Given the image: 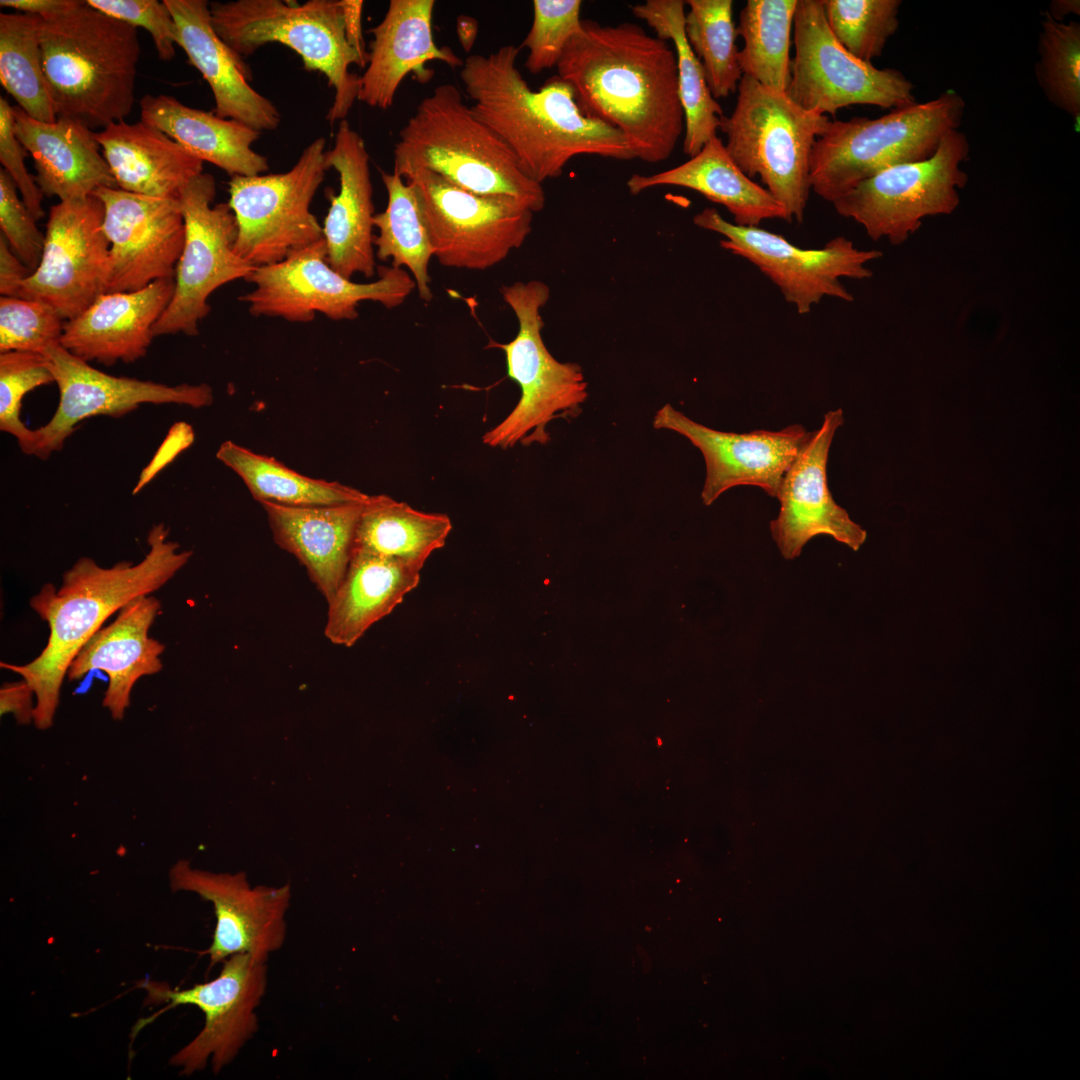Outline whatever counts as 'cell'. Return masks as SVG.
<instances>
[{
	"label": "cell",
	"mask_w": 1080,
	"mask_h": 1080,
	"mask_svg": "<svg viewBox=\"0 0 1080 1080\" xmlns=\"http://www.w3.org/2000/svg\"><path fill=\"white\" fill-rule=\"evenodd\" d=\"M581 112L616 130L636 158L667 160L684 134L676 55L635 23L582 20L557 66Z\"/></svg>",
	"instance_id": "1"
},
{
	"label": "cell",
	"mask_w": 1080,
	"mask_h": 1080,
	"mask_svg": "<svg viewBox=\"0 0 1080 1080\" xmlns=\"http://www.w3.org/2000/svg\"><path fill=\"white\" fill-rule=\"evenodd\" d=\"M519 47L501 46L464 60L460 78L472 113L513 152L522 172L542 184L582 155L616 160L636 156L616 129L584 115L558 75L532 90L516 67Z\"/></svg>",
	"instance_id": "2"
},
{
	"label": "cell",
	"mask_w": 1080,
	"mask_h": 1080,
	"mask_svg": "<svg viewBox=\"0 0 1080 1080\" xmlns=\"http://www.w3.org/2000/svg\"><path fill=\"white\" fill-rule=\"evenodd\" d=\"M168 536L163 523L154 525L147 535L149 550L137 564L121 561L107 568L81 557L63 574L58 590L47 583L31 598V608L49 627L47 644L29 663L0 666L33 689V722L39 730L53 725L67 671L88 640L111 615L163 587L190 560L192 551H180Z\"/></svg>",
	"instance_id": "3"
},
{
	"label": "cell",
	"mask_w": 1080,
	"mask_h": 1080,
	"mask_svg": "<svg viewBox=\"0 0 1080 1080\" xmlns=\"http://www.w3.org/2000/svg\"><path fill=\"white\" fill-rule=\"evenodd\" d=\"M38 33L57 118L90 129L124 121L135 101L137 28L77 0L64 13L39 17Z\"/></svg>",
	"instance_id": "4"
},
{
	"label": "cell",
	"mask_w": 1080,
	"mask_h": 1080,
	"mask_svg": "<svg viewBox=\"0 0 1080 1080\" xmlns=\"http://www.w3.org/2000/svg\"><path fill=\"white\" fill-rule=\"evenodd\" d=\"M393 155V172L403 179L424 169L476 194L514 197L533 212L545 206L542 184L522 172L511 149L451 83L421 100L399 131Z\"/></svg>",
	"instance_id": "5"
},
{
	"label": "cell",
	"mask_w": 1080,
	"mask_h": 1080,
	"mask_svg": "<svg viewBox=\"0 0 1080 1080\" xmlns=\"http://www.w3.org/2000/svg\"><path fill=\"white\" fill-rule=\"evenodd\" d=\"M964 111V99L949 90L876 119L829 121L812 149L811 190L832 203L887 168L932 156L943 137L958 129Z\"/></svg>",
	"instance_id": "6"
},
{
	"label": "cell",
	"mask_w": 1080,
	"mask_h": 1080,
	"mask_svg": "<svg viewBox=\"0 0 1080 1080\" xmlns=\"http://www.w3.org/2000/svg\"><path fill=\"white\" fill-rule=\"evenodd\" d=\"M209 8L215 32L238 55L280 43L301 57L306 70L325 75L334 89L326 119L345 120L360 89V76L349 67H365L367 61L347 39L342 0H236L212 2Z\"/></svg>",
	"instance_id": "7"
},
{
	"label": "cell",
	"mask_w": 1080,
	"mask_h": 1080,
	"mask_svg": "<svg viewBox=\"0 0 1080 1080\" xmlns=\"http://www.w3.org/2000/svg\"><path fill=\"white\" fill-rule=\"evenodd\" d=\"M736 92L735 107L722 116L719 127L727 152L749 178L759 176L792 219L802 223L811 191L812 149L830 119L745 75Z\"/></svg>",
	"instance_id": "8"
},
{
	"label": "cell",
	"mask_w": 1080,
	"mask_h": 1080,
	"mask_svg": "<svg viewBox=\"0 0 1080 1080\" xmlns=\"http://www.w3.org/2000/svg\"><path fill=\"white\" fill-rule=\"evenodd\" d=\"M501 295L515 313L518 332L509 343L492 341L488 347L504 351L508 376L521 395L513 410L483 435V443L503 449L543 445L550 440L546 428L552 420L580 413L588 383L579 364L556 360L542 339L540 309L549 300V287L538 280L518 281L502 286Z\"/></svg>",
	"instance_id": "9"
},
{
	"label": "cell",
	"mask_w": 1080,
	"mask_h": 1080,
	"mask_svg": "<svg viewBox=\"0 0 1080 1080\" xmlns=\"http://www.w3.org/2000/svg\"><path fill=\"white\" fill-rule=\"evenodd\" d=\"M326 152L325 138L318 137L286 172L231 177L235 252L254 268L279 263L323 239L310 207L329 169Z\"/></svg>",
	"instance_id": "10"
},
{
	"label": "cell",
	"mask_w": 1080,
	"mask_h": 1080,
	"mask_svg": "<svg viewBox=\"0 0 1080 1080\" xmlns=\"http://www.w3.org/2000/svg\"><path fill=\"white\" fill-rule=\"evenodd\" d=\"M378 279L356 283L329 264L324 238L272 265L256 267L245 279L254 288L241 295L254 317L281 318L307 323L316 313L335 321L358 317L363 301L388 309L401 305L416 288L409 274L393 266H379Z\"/></svg>",
	"instance_id": "11"
},
{
	"label": "cell",
	"mask_w": 1080,
	"mask_h": 1080,
	"mask_svg": "<svg viewBox=\"0 0 1080 1080\" xmlns=\"http://www.w3.org/2000/svg\"><path fill=\"white\" fill-rule=\"evenodd\" d=\"M969 150L967 136L952 130L932 156L879 172L835 199L833 207L840 216L859 223L872 240L886 238L901 245L924 217L948 215L958 207V189L968 181L960 163Z\"/></svg>",
	"instance_id": "12"
},
{
	"label": "cell",
	"mask_w": 1080,
	"mask_h": 1080,
	"mask_svg": "<svg viewBox=\"0 0 1080 1080\" xmlns=\"http://www.w3.org/2000/svg\"><path fill=\"white\" fill-rule=\"evenodd\" d=\"M404 180L414 191L434 257L443 266L486 270L531 232L534 212L514 197L476 194L424 169Z\"/></svg>",
	"instance_id": "13"
},
{
	"label": "cell",
	"mask_w": 1080,
	"mask_h": 1080,
	"mask_svg": "<svg viewBox=\"0 0 1080 1080\" xmlns=\"http://www.w3.org/2000/svg\"><path fill=\"white\" fill-rule=\"evenodd\" d=\"M267 960L234 954L223 961L218 976L187 989H171L164 982L140 981L145 1004H164L159 1013L140 1020L137 1033L158 1014L179 1005H194L204 1014L200 1032L170 1059L180 1074L190 1076L210 1061L215 1074L229 1065L257 1032L256 1010L267 988Z\"/></svg>",
	"instance_id": "14"
},
{
	"label": "cell",
	"mask_w": 1080,
	"mask_h": 1080,
	"mask_svg": "<svg viewBox=\"0 0 1080 1080\" xmlns=\"http://www.w3.org/2000/svg\"><path fill=\"white\" fill-rule=\"evenodd\" d=\"M795 56L787 96L802 108L835 116L855 104L896 109L916 103L913 83L897 69H879L851 55L831 33L822 0H797Z\"/></svg>",
	"instance_id": "15"
},
{
	"label": "cell",
	"mask_w": 1080,
	"mask_h": 1080,
	"mask_svg": "<svg viewBox=\"0 0 1080 1080\" xmlns=\"http://www.w3.org/2000/svg\"><path fill=\"white\" fill-rule=\"evenodd\" d=\"M215 180L209 173L180 190L185 238L175 270L172 299L153 328L154 336H196L208 315L209 296L219 287L246 279L255 269L235 252L237 224L228 203L212 205Z\"/></svg>",
	"instance_id": "16"
},
{
	"label": "cell",
	"mask_w": 1080,
	"mask_h": 1080,
	"mask_svg": "<svg viewBox=\"0 0 1080 1080\" xmlns=\"http://www.w3.org/2000/svg\"><path fill=\"white\" fill-rule=\"evenodd\" d=\"M693 222L722 235L720 246L752 263L800 315L809 313L824 297L853 301L840 278H870L873 272L866 264L883 256L880 250L858 249L845 236L834 237L821 248H800L759 226L729 222L711 207L697 213Z\"/></svg>",
	"instance_id": "17"
},
{
	"label": "cell",
	"mask_w": 1080,
	"mask_h": 1080,
	"mask_svg": "<svg viewBox=\"0 0 1080 1080\" xmlns=\"http://www.w3.org/2000/svg\"><path fill=\"white\" fill-rule=\"evenodd\" d=\"M59 402L52 418L35 429L31 455L47 459L60 451L76 425L94 416L122 417L141 404H179L202 408L213 403V389L206 383L166 385L118 377L100 371L60 344L48 349Z\"/></svg>",
	"instance_id": "18"
},
{
	"label": "cell",
	"mask_w": 1080,
	"mask_h": 1080,
	"mask_svg": "<svg viewBox=\"0 0 1080 1080\" xmlns=\"http://www.w3.org/2000/svg\"><path fill=\"white\" fill-rule=\"evenodd\" d=\"M103 219L104 206L93 195L53 205L41 261L16 297L48 303L63 320L80 315L104 289L110 243Z\"/></svg>",
	"instance_id": "19"
},
{
	"label": "cell",
	"mask_w": 1080,
	"mask_h": 1080,
	"mask_svg": "<svg viewBox=\"0 0 1080 1080\" xmlns=\"http://www.w3.org/2000/svg\"><path fill=\"white\" fill-rule=\"evenodd\" d=\"M93 196L104 206L102 230L110 243L103 293L132 292L174 278L185 238L178 198L111 187Z\"/></svg>",
	"instance_id": "20"
},
{
	"label": "cell",
	"mask_w": 1080,
	"mask_h": 1080,
	"mask_svg": "<svg viewBox=\"0 0 1080 1080\" xmlns=\"http://www.w3.org/2000/svg\"><path fill=\"white\" fill-rule=\"evenodd\" d=\"M169 883L173 892H192L213 905L216 925L206 951L211 967L239 953L268 960L284 945L289 884L251 887L244 872H210L185 859L170 868Z\"/></svg>",
	"instance_id": "21"
},
{
	"label": "cell",
	"mask_w": 1080,
	"mask_h": 1080,
	"mask_svg": "<svg viewBox=\"0 0 1080 1080\" xmlns=\"http://www.w3.org/2000/svg\"><path fill=\"white\" fill-rule=\"evenodd\" d=\"M653 427L674 431L700 450L706 468L701 498L706 506L742 485L759 487L776 498L786 471L811 434L800 424L779 431H719L690 419L668 403L656 412Z\"/></svg>",
	"instance_id": "22"
},
{
	"label": "cell",
	"mask_w": 1080,
	"mask_h": 1080,
	"mask_svg": "<svg viewBox=\"0 0 1080 1080\" xmlns=\"http://www.w3.org/2000/svg\"><path fill=\"white\" fill-rule=\"evenodd\" d=\"M842 409L828 411L820 427L811 434L786 471L777 499L778 516L770 522V532L787 560L797 558L814 537L830 536L853 550L866 539V532L839 506L828 487L827 463L837 429L843 424Z\"/></svg>",
	"instance_id": "23"
},
{
	"label": "cell",
	"mask_w": 1080,
	"mask_h": 1080,
	"mask_svg": "<svg viewBox=\"0 0 1080 1080\" xmlns=\"http://www.w3.org/2000/svg\"><path fill=\"white\" fill-rule=\"evenodd\" d=\"M434 0H391L382 21L370 28L369 60L360 76L357 100L370 107L388 109L393 105L403 79L412 73L421 84L429 82L434 72L430 61H441L451 68L462 67L464 60L449 46L434 41L432 17Z\"/></svg>",
	"instance_id": "24"
},
{
	"label": "cell",
	"mask_w": 1080,
	"mask_h": 1080,
	"mask_svg": "<svg viewBox=\"0 0 1080 1080\" xmlns=\"http://www.w3.org/2000/svg\"><path fill=\"white\" fill-rule=\"evenodd\" d=\"M178 32L177 45L208 83L214 113L239 121L259 132L275 130L281 114L273 102L251 85L252 72L243 57L232 50L211 24L206 0H164Z\"/></svg>",
	"instance_id": "25"
},
{
	"label": "cell",
	"mask_w": 1080,
	"mask_h": 1080,
	"mask_svg": "<svg viewBox=\"0 0 1080 1080\" xmlns=\"http://www.w3.org/2000/svg\"><path fill=\"white\" fill-rule=\"evenodd\" d=\"M369 160L362 136L346 119L340 121L334 145L326 152L327 165L338 173L340 188L329 196L322 229L330 266L348 279L355 274L371 278L376 272Z\"/></svg>",
	"instance_id": "26"
},
{
	"label": "cell",
	"mask_w": 1080,
	"mask_h": 1080,
	"mask_svg": "<svg viewBox=\"0 0 1080 1080\" xmlns=\"http://www.w3.org/2000/svg\"><path fill=\"white\" fill-rule=\"evenodd\" d=\"M174 278L161 279L132 292L100 294L77 317L64 324L60 345L84 361L111 366L144 357L153 328L169 305Z\"/></svg>",
	"instance_id": "27"
},
{
	"label": "cell",
	"mask_w": 1080,
	"mask_h": 1080,
	"mask_svg": "<svg viewBox=\"0 0 1080 1080\" xmlns=\"http://www.w3.org/2000/svg\"><path fill=\"white\" fill-rule=\"evenodd\" d=\"M161 609L154 596L133 599L118 612L115 620L99 629L73 659L66 677L80 680L92 670L108 676L102 705L114 720H121L130 705L135 683L163 668L160 655L165 646L149 636Z\"/></svg>",
	"instance_id": "28"
},
{
	"label": "cell",
	"mask_w": 1080,
	"mask_h": 1080,
	"mask_svg": "<svg viewBox=\"0 0 1080 1080\" xmlns=\"http://www.w3.org/2000/svg\"><path fill=\"white\" fill-rule=\"evenodd\" d=\"M12 115L14 133L34 160L43 195L71 201L90 197L100 187L118 188L92 129L67 118L42 122L17 105Z\"/></svg>",
	"instance_id": "29"
},
{
	"label": "cell",
	"mask_w": 1080,
	"mask_h": 1080,
	"mask_svg": "<svg viewBox=\"0 0 1080 1080\" xmlns=\"http://www.w3.org/2000/svg\"><path fill=\"white\" fill-rule=\"evenodd\" d=\"M370 500L308 507L260 502L276 544L306 568L327 603L346 574L356 530Z\"/></svg>",
	"instance_id": "30"
},
{
	"label": "cell",
	"mask_w": 1080,
	"mask_h": 1080,
	"mask_svg": "<svg viewBox=\"0 0 1080 1080\" xmlns=\"http://www.w3.org/2000/svg\"><path fill=\"white\" fill-rule=\"evenodd\" d=\"M95 138L117 187L128 192L178 198L181 188L203 172V161L142 120L112 123Z\"/></svg>",
	"instance_id": "31"
},
{
	"label": "cell",
	"mask_w": 1080,
	"mask_h": 1080,
	"mask_svg": "<svg viewBox=\"0 0 1080 1080\" xmlns=\"http://www.w3.org/2000/svg\"><path fill=\"white\" fill-rule=\"evenodd\" d=\"M659 186L694 190L708 200L723 205L735 224L758 227L762 221L792 222L786 208L764 187L749 178L731 158L718 136L711 138L693 157L674 168L652 174H634L627 181L637 195Z\"/></svg>",
	"instance_id": "32"
},
{
	"label": "cell",
	"mask_w": 1080,
	"mask_h": 1080,
	"mask_svg": "<svg viewBox=\"0 0 1080 1080\" xmlns=\"http://www.w3.org/2000/svg\"><path fill=\"white\" fill-rule=\"evenodd\" d=\"M421 570L400 559L353 550L346 574L328 602L326 638L352 647L418 586Z\"/></svg>",
	"instance_id": "33"
},
{
	"label": "cell",
	"mask_w": 1080,
	"mask_h": 1080,
	"mask_svg": "<svg viewBox=\"0 0 1080 1080\" xmlns=\"http://www.w3.org/2000/svg\"><path fill=\"white\" fill-rule=\"evenodd\" d=\"M139 104L142 121L231 177L260 175L269 169L267 158L252 148L261 132L214 112L186 106L168 95L146 94Z\"/></svg>",
	"instance_id": "34"
},
{
	"label": "cell",
	"mask_w": 1080,
	"mask_h": 1080,
	"mask_svg": "<svg viewBox=\"0 0 1080 1080\" xmlns=\"http://www.w3.org/2000/svg\"><path fill=\"white\" fill-rule=\"evenodd\" d=\"M685 5L683 0H647L634 5L631 11L636 18L645 21L658 38L672 42L684 112L683 151L693 157L717 136L724 114L710 92L700 60L686 39Z\"/></svg>",
	"instance_id": "35"
},
{
	"label": "cell",
	"mask_w": 1080,
	"mask_h": 1080,
	"mask_svg": "<svg viewBox=\"0 0 1080 1080\" xmlns=\"http://www.w3.org/2000/svg\"><path fill=\"white\" fill-rule=\"evenodd\" d=\"M452 530L441 513L416 510L386 495H373L360 518L353 550H362L414 564L421 569L442 548Z\"/></svg>",
	"instance_id": "36"
},
{
	"label": "cell",
	"mask_w": 1080,
	"mask_h": 1080,
	"mask_svg": "<svg viewBox=\"0 0 1080 1080\" xmlns=\"http://www.w3.org/2000/svg\"><path fill=\"white\" fill-rule=\"evenodd\" d=\"M216 458L242 479L259 502L308 507L366 502L372 497L338 482L304 476L229 440L219 446Z\"/></svg>",
	"instance_id": "37"
},
{
	"label": "cell",
	"mask_w": 1080,
	"mask_h": 1080,
	"mask_svg": "<svg viewBox=\"0 0 1080 1080\" xmlns=\"http://www.w3.org/2000/svg\"><path fill=\"white\" fill-rule=\"evenodd\" d=\"M387 192V206L375 213L373 236L375 255L381 261L391 260V266L407 267L413 275L419 297L429 302L433 298L428 273L434 251L423 224L414 191L397 173L381 171Z\"/></svg>",
	"instance_id": "38"
},
{
	"label": "cell",
	"mask_w": 1080,
	"mask_h": 1080,
	"mask_svg": "<svg viewBox=\"0 0 1080 1080\" xmlns=\"http://www.w3.org/2000/svg\"><path fill=\"white\" fill-rule=\"evenodd\" d=\"M797 0H748L739 15L743 40L737 60L743 75L786 92L790 81L791 30Z\"/></svg>",
	"instance_id": "39"
},
{
	"label": "cell",
	"mask_w": 1080,
	"mask_h": 1080,
	"mask_svg": "<svg viewBox=\"0 0 1080 1080\" xmlns=\"http://www.w3.org/2000/svg\"><path fill=\"white\" fill-rule=\"evenodd\" d=\"M38 21L32 14H0V82L28 116L53 123L57 114L43 69Z\"/></svg>",
	"instance_id": "40"
},
{
	"label": "cell",
	"mask_w": 1080,
	"mask_h": 1080,
	"mask_svg": "<svg viewBox=\"0 0 1080 1080\" xmlns=\"http://www.w3.org/2000/svg\"><path fill=\"white\" fill-rule=\"evenodd\" d=\"M684 31L717 100L737 91L743 76L736 46L732 0H687Z\"/></svg>",
	"instance_id": "41"
},
{
	"label": "cell",
	"mask_w": 1080,
	"mask_h": 1080,
	"mask_svg": "<svg viewBox=\"0 0 1080 1080\" xmlns=\"http://www.w3.org/2000/svg\"><path fill=\"white\" fill-rule=\"evenodd\" d=\"M1035 77L1048 101L1080 118V23L1055 21L1047 12L1041 20Z\"/></svg>",
	"instance_id": "42"
},
{
	"label": "cell",
	"mask_w": 1080,
	"mask_h": 1080,
	"mask_svg": "<svg viewBox=\"0 0 1080 1080\" xmlns=\"http://www.w3.org/2000/svg\"><path fill=\"white\" fill-rule=\"evenodd\" d=\"M822 4L835 39L864 62L881 56L899 27L900 0H822Z\"/></svg>",
	"instance_id": "43"
},
{
	"label": "cell",
	"mask_w": 1080,
	"mask_h": 1080,
	"mask_svg": "<svg viewBox=\"0 0 1080 1080\" xmlns=\"http://www.w3.org/2000/svg\"><path fill=\"white\" fill-rule=\"evenodd\" d=\"M54 382L45 355L33 352L0 353V430L15 437L21 451L31 455L35 431L21 420L24 396Z\"/></svg>",
	"instance_id": "44"
},
{
	"label": "cell",
	"mask_w": 1080,
	"mask_h": 1080,
	"mask_svg": "<svg viewBox=\"0 0 1080 1080\" xmlns=\"http://www.w3.org/2000/svg\"><path fill=\"white\" fill-rule=\"evenodd\" d=\"M64 324L57 310L48 303L1 296L0 353L21 351L44 354L60 344Z\"/></svg>",
	"instance_id": "45"
},
{
	"label": "cell",
	"mask_w": 1080,
	"mask_h": 1080,
	"mask_svg": "<svg viewBox=\"0 0 1080 1080\" xmlns=\"http://www.w3.org/2000/svg\"><path fill=\"white\" fill-rule=\"evenodd\" d=\"M533 21L521 48L529 54L525 66L532 74L556 67L568 42L581 30V0H534Z\"/></svg>",
	"instance_id": "46"
},
{
	"label": "cell",
	"mask_w": 1080,
	"mask_h": 1080,
	"mask_svg": "<svg viewBox=\"0 0 1080 1080\" xmlns=\"http://www.w3.org/2000/svg\"><path fill=\"white\" fill-rule=\"evenodd\" d=\"M0 228L11 250L33 272L43 253L45 235L36 225L9 174L0 170Z\"/></svg>",
	"instance_id": "47"
},
{
	"label": "cell",
	"mask_w": 1080,
	"mask_h": 1080,
	"mask_svg": "<svg viewBox=\"0 0 1080 1080\" xmlns=\"http://www.w3.org/2000/svg\"><path fill=\"white\" fill-rule=\"evenodd\" d=\"M87 3L108 16L144 28L151 35L160 60L170 61L175 56L177 26L163 1L88 0Z\"/></svg>",
	"instance_id": "48"
},
{
	"label": "cell",
	"mask_w": 1080,
	"mask_h": 1080,
	"mask_svg": "<svg viewBox=\"0 0 1080 1080\" xmlns=\"http://www.w3.org/2000/svg\"><path fill=\"white\" fill-rule=\"evenodd\" d=\"M26 155L27 150L14 133L12 106L5 98L1 97L0 162L4 167V170L16 184L17 189L20 191L21 199L27 209L37 221L45 215L44 210L42 209V199L44 195L37 185L36 180L29 174L25 167L24 158Z\"/></svg>",
	"instance_id": "49"
},
{
	"label": "cell",
	"mask_w": 1080,
	"mask_h": 1080,
	"mask_svg": "<svg viewBox=\"0 0 1080 1080\" xmlns=\"http://www.w3.org/2000/svg\"><path fill=\"white\" fill-rule=\"evenodd\" d=\"M193 439L194 433L190 425L185 422L174 424L150 463L142 470L132 494L135 495L141 491L165 466L186 449Z\"/></svg>",
	"instance_id": "50"
},
{
	"label": "cell",
	"mask_w": 1080,
	"mask_h": 1080,
	"mask_svg": "<svg viewBox=\"0 0 1080 1080\" xmlns=\"http://www.w3.org/2000/svg\"><path fill=\"white\" fill-rule=\"evenodd\" d=\"M34 698L33 689L24 679L6 683L0 689V714H13L19 724H29L34 720Z\"/></svg>",
	"instance_id": "51"
},
{
	"label": "cell",
	"mask_w": 1080,
	"mask_h": 1080,
	"mask_svg": "<svg viewBox=\"0 0 1080 1080\" xmlns=\"http://www.w3.org/2000/svg\"><path fill=\"white\" fill-rule=\"evenodd\" d=\"M32 271L11 250L6 238L0 234V293L16 297L21 283Z\"/></svg>",
	"instance_id": "52"
},
{
	"label": "cell",
	"mask_w": 1080,
	"mask_h": 1080,
	"mask_svg": "<svg viewBox=\"0 0 1080 1080\" xmlns=\"http://www.w3.org/2000/svg\"><path fill=\"white\" fill-rule=\"evenodd\" d=\"M76 2L77 0H1L0 6L14 9L16 12L48 18L66 12Z\"/></svg>",
	"instance_id": "53"
},
{
	"label": "cell",
	"mask_w": 1080,
	"mask_h": 1080,
	"mask_svg": "<svg viewBox=\"0 0 1080 1080\" xmlns=\"http://www.w3.org/2000/svg\"><path fill=\"white\" fill-rule=\"evenodd\" d=\"M363 5L362 0H342L347 39L368 63L369 52L365 48L361 22Z\"/></svg>",
	"instance_id": "54"
},
{
	"label": "cell",
	"mask_w": 1080,
	"mask_h": 1080,
	"mask_svg": "<svg viewBox=\"0 0 1080 1080\" xmlns=\"http://www.w3.org/2000/svg\"><path fill=\"white\" fill-rule=\"evenodd\" d=\"M1046 12L1055 21L1064 22L1068 15L1080 14V2L1079 0H1053L1050 2L1049 9Z\"/></svg>",
	"instance_id": "55"
}]
</instances>
